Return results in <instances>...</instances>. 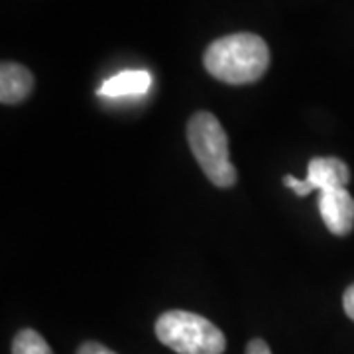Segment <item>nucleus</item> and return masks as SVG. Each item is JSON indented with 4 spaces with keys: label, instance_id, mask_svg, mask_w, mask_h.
<instances>
[{
    "label": "nucleus",
    "instance_id": "nucleus-11",
    "mask_svg": "<svg viewBox=\"0 0 354 354\" xmlns=\"http://www.w3.org/2000/svg\"><path fill=\"white\" fill-rule=\"evenodd\" d=\"M342 307H344V313L348 315V319L354 321V283L348 286L344 295H342Z\"/></svg>",
    "mask_w": 354,
    "mask_h": 354
},
{
    "label": "nucleus",
    "instance_id": "nucleus-1",
    "mask_svg": "<svg viewBox=\"0 0 354 354\" xmlns=\"http://www.w3.org/2000/svg\"><path fill=\"white\" fill-rule=\"evenodd\" d=\"M203 65L211 75L228 85L256 83L268 71L270 48L250 32L228 34L215 39L203 55Z\"/></svg>",
    "mask_w": 354,
    "mask_h": 354
},
{
    "label": "nucleus",
    "instance_id": "nucleus-8",
    "mask_svg": "<svg viewBox=\"0 0 354 354\" xmlns=\"http://www.w3.org/2000/svg\"><path fill=\"white\" fill-rule=\"evenodd\" d=\"M12 354H53L46 339L34 329L20 330L12 341Z\"/></svg>",
    "mask_w": 354,
    "mask_h": 354
},
{
    "label": "nucleus",
    "instance_id": "nucleus-9",
    "mask_svg": "<svg viewBox=\"0 0 354 354\" xmlns=\"http://www.w3.org/2000/svg\"><path fill=\"white\" fill-rule=\"evenodd\" d=\"M283 185H286V187H290L297 197H307L309 193H313V189L309 187V183H307L305 179H297V177H293V176L283 177Z\"/></svg>",
    "mask_w": 354,
    "mask_h": 354
},
{
    "label": "nucleus",
    "instance_id": "nucleus-3",
    "mask_svg": "<svg viewBox=\"0 0 354 354\" xmlns=\"http://www.w3.org/2000/svg\"><path fill=\"white\" fill-rule=\"evenodd\" d=\"M158 341L177 354H223L227 339L223 330L191 311H165L156 321Z\"/></svg>",
    "mask_w": 354,
    "mask_h": 354
},
{
    "label": "nucleus",
    "instance_id": "nucleus-6",
    "mask_svg": "<svg viewBox=\"0 0 354 354\" xmlns=\"http://www.w3.org/2000/svg\"><path fill=\"white\" fill-rule=\"evenodd\" d=\"M152 88V73L146 69H127L102 83L97 95L104 99L142 97Z\"/></svg>",
    "mask_w": 354,
    "mask_h": 354
},
{
    "label": "nucleus",
    "instance_id": "nucleus-7",
    "mask_svg": "<svg viewBox=\"0 0 354 354\" xmlns=\"http://www.w3.org/2000/svg\"><path fill=\"white\" fill-rule=\"evenodd\" d=\"M34 91V75L24 65L6 62L0 67V101L2 104H18Z\"/></svg>",
    "mask_w": 354,
    "mask_h": 354
},
{
    "label": "nucleus",
    "instance_id": "nucleus-12",
    "mask_svg": "<svg viewBox=\"0 0 354 354\" xmlns=\"http://www.w3.org/2000/svg\"><path fill=\"white\" fill-rule=\"evenodd\" d=\"M246 354H272L268 342L262 341V339H252L248 342V348H246Z\"/></svg>",
    "mask_w": 354,
    "mask_h": 354
},
{
    "label": "nucleus",
    "instance_id": "nucleus-2",
    "mask_svg": "<svg viewBox=\"0 0 354 354\" xmlns=\"http://www.w3.org/2000/svg\"><path fill=\"white\" fill-rule=\"evenodd\" d=\"M187 142L203 174L213 185L228 189L236 183L239 174L230 162L228 136L215 114L207 111L193 114L187 122Z\"/></svg>",
    "mask_w": 354,
    "mask_h": 354
},
{
    "label": "nucleus",
    "instance_id": "nucleus-4",
    "mask_svg": "<svg viewBox=\"0 0 354 354\" xmlns=\"http://www.w3.org/2000/svg\"><path fill=\"white\" fill-rule=\"evenodd\" d=\"M319 213L335 236H346L354 228V197L346 187L321 191L319 193Z\"/></svg>",
    "mask_w": 354,
    "mask_h": 354
},
{
    "label": "nucleus",
    "instance_id": "nucleus-5",
    "mask_svg": "<svg viewBox=\"0 0 354 354\" xmlns=\"http://www.w3.org/2000/svg\"><path fill=\"white\" fill-rule=\"evenodd\" d=\"M305 181L313 191H329L346 187L351 181V169L339 158H313L307 167Z\"/></svg>",
    "mask_w": 354,
    "mask_h": 354
},
{
    "label": "nucleus",
    "instance_id": "nucleus-10",
    "mask_svg": "<svg viewBox=\"0 0 354 354\" xmlns=\"http://www.w3.org/2000/svg\"><path fill=\"white\" fill-rule=\"evenodd\" d=\"M77 354H116L114 351H111V348H106L104 344H101V342H83L81 346H79V351H77Z\"/></svg>",
    "mask_w": 354,
    "mask_h": 354
}]
</instances>
